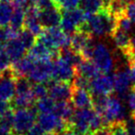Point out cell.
<instances>
[{"label":"cell","mask_w":135,"mask_h":135,"mask_svg":"<svg viewBox=\"0 0 135 135\" xmlns=\"http://www.w3.org/2000/svg\"><path fill=\"white\" fill-rule=\"evenodd\" d=\"M93 108L102 116L105 127L126 119V108L118 95L93 96Z\"/></svg>","instance_id":"obj_1"},{"label":"cell","mask_w":135,"mask_h":135,"mask_svg":"<svg viewBox=\"0 0 135 135\" xmlns=\"http://www.w3.org/2000/svg\"><path fill=\"white\" fill-rule=\"evenodd\" d=\"M105 127L102 116L94 108H83L74 111L69 121V129L80 135H90Z\"/></svg>","instance_id":"obj_2"},{"label":"cell","mask_w":135,"mask_h":135,"mask_svg":"<svg viewBox=\"0 0 135 135\" xmlns=\"http://www.w3.org/2000/svg\"><path fill=\"white\" fill-rule=\"evenodd\" d=\"M116 29V19L107 10H101L97 13L87 16L85 24L80 30L88 32L95 37L111 36Z\"/></svg>","instance_id":"obj_3"},{"label":"cell","mask_w":135,"mask_h":135,"mask_svg":"<svg viewBox=\"0 0 135 135\" xmlns=\"http://www.w3.org/2000/svg\"><path fill=\"white\" fill-rule=\"evenodd\" d=\"M37 39V41L55 51L70 46V35L57 26L44 28Z\"/></svg>","instance_id":"obj_4"},{"label":"cell","mask_w":135,"mask_h":135,"mask_svg":"<svg viewBox=\"0 0 135 135\" xmlns=\"http://www.w3.org/2000/svg\"><path fill=\"white\" fill-rule=\"evenodd\" d=\"M94 46V37L86 31L78 30L70 36V47L79 53L83 59H92Z\"/></svg>","instance_id":"obj_5"},{"label":"cell","mask_w":135,"mask_h":135,"mask_svg":"<svg viewBox=\"0 0 135 135\" xmlns=\"http://www.w3.org/2000/svg\"><path fill=\"white\" fill-rule=\"evenodd\" d=\"M92 59L101 73L109 74L115 70V54L105 44H96Z\"/></svg>","instance_id":"obj_6"},{"label":"cell","mask_w":135,"mask_h":135,"mask_svg":"<svg viewBox=\"0 0 135 135\" xmlns=\"http://www.w3.org/2000/svg\"><path fill=\"white\" fill-rule=\"evenodd\" d=\"M37 111L35 108H17L13 115L12 131L17 135H24L28 129L35 124Z\"/></svg>","instance_id":"obj_7"},{"label":"cell","mask_w":135,"mask_h":135,"mask_svg":"<svg viewBox=\"0 0 135 135\" xmlns=\"http://www.w3.org/2000/svg\"><path fill=\"white\" fill-rule=\"evenodd\" d=\"M87 14L83 9L74 8L71 10L62 11L60 21V28L68 34H72L76 31L80 30L87 21Z\"/></svg>","instance_id":"obj_8"},{"label":"cell","mask_w":135,"mask_h":135,"mask_svg":"<svg viewBox=\"0 0 135 135\" xmlns=\"http://www.w3.org/2000/svg\"><path fill=\"white\" fill-rule=\"evenodd\" d=\"M37 123L45 133L59 134L63 131L69 129V122L54 112L39 113L37 116Z\"/></svg>","instance_id":"obj_9"},{"label":"cell","mask_w":135,"mask_h":135,"mask_svg":"<svg viewBox=\"0 0 135 135\" xmlns=\"http://www.w3.org/2000/svg\"><path fill=\"white\" fill-rule=\"evenodd\" d=\"M89 91L93 96H107L114 92L113 75L100 73L95 78L91 80Z\"/></svg>","instance_id":"obj_10"},{"label":"cell","mask_w":135,"mask_h":135,"mask_svg":"<svg viewBox=\"0 0 135 135\" xmlns=\"http://www.w3.org/2000/svg\"><path fill=\"white\" fill-rule=\"evenodd\" d=\"M75 68L62 58L56 56L53 61L52 79L54 81L70 83L75 77Z\"/></svg>","instance_id":"obj_11"},{"label":"cell","mask_w":135,"mask_h":135,"mask_svg":"<svg viewBox=\"0 0 135 135\" xmlns=\"http://www.w3.org/2000/svg\"><path fill=\"white\" fill-rule=\"evenodd\" d=\"M53 61L35 62L28 75L32 83H47L52 79Z\"/></svg>","instance_id":"obj_12"},{"label":"cell","mask_w":135,"mask_h":135,"mask_svg":"<svg viewBox=\"0 0 135 135\" xmlns=\"http://www.w3.org/2000/svg\"><path fill=\"white\" fill-rule=\"evenodd\" d=\"M114 80V91L119 98H125L131 89V81L129 78L128 69L118 68L113 74Z\"/></svg>","instance_id":"obj_13"},{"label":"cell","mask_w":135,"mask_h":135,"mask_svg":"<svg viewBox=\"0 0 135 135\" xmlns=\"http://www.w3.org/2000/svg\"><path fill=\"white\" fill-rule=\"evenodd\" d=\"M47 88H48V95L56 102L70 101V100L72 86L70 83L50 81Z\"/></svg>","instance_id":"obj_14"},{"label":"cell","mask_w":135,"mask_h":135,"mask_svg":"<svg viewBox=\"0 0 135 135\" xmlns=\"http://www.w3.org/2000/svg\"><path fill=\"white\" fill-rule=\"evenodd\" d=\"M58 51L47 47L41 42H35L33 45L28 50V56L34 62H46L52 61L57 56Z\"/></svg>","instance_id":"obj_15"},{"label":"cell","mask_w":135,"mask_h":135,"mask_svg":"<svg viewBox=\"0 0 135 135\" xmlns=\"http://www.w3.org/2000/svg\"><path fill=\"white\" fill-rule=\"evenodd\" d=\"M16 79L10 72L5 71L0 75V99L5 101H12L16 93Z\"/></svg>","instance_id":"obj_16"},{"label":"cell","mask_w":135,"mask_h":135,"mask_svg":"<svg viewBox=\"0 0 135 135\" xmlns=\"http://www.w3.org/2000/svg\"><path fill=\"white\" fill-rule=\"evenodd\" d=\"M25 12H26V15H25L23 27L30 31L35 37H38L44 29L39 19V9L34 5H32L26 8Z\"/></svg>","instance_id":"obj_17"},{"label":"cell","mask_w":135,"mask_h":135,"mask_svg":"<svg viewBox=\"0 0 135 135\" xmlns=\"http://www.w3.org/2000/svg\"><path fill=\"white\" fill-rule=\"evenodd\" d=\"M70 102L74 107L78 109L92 108L94 105V97L90 91L87 89L72 87Z\"/></svg>","instance_id":"obj_18"},{"label":"cell","mask_w":135,"mask_h":135,"mask_svg":"<svg viewBox=\"0 0 135 135\" xmlns=\"http://www.w3.org/2000/svg\"><path fill=\"white\" fill-rule=\"evenodd\" d=\"M115 46L120 50L123 56L127 58L128 62L131 59V40L129 33L116 28L111 34Z\"/></svg>","instance_id":"obj_19"},{"label":"cell","mask_w":135,"mask_h":135,"mask_svg":"<svg viewBox=\"0 0 135 135\" xmlns=\"http://www.w3.org/2000/svg\"><path fill=\"white\" fill-rule=\"evenodd\" d=\"M61 17V10L56 6L39 10V19L44 28H49V27L59 25Z\"/></svg>","instance_id":"obj_20"},{"label":"cell","mask_w":135,"mask_h":135,"mask_svg":"<svg viewBox=\"0 0 135 135\" xmlns=\"http://www.w3.org/2000/svg\"><path fill=\"white\" fill-rule=\"evenodd\" d=\"M34 63L35 62L31 57H29L28 56H22L20 59L12 62L9 70L16 78L28 77L29 73L32 70Z\"/></svg>","instance_id":"obj_21"},{"label":"cell","mask_w":135,"mask_h":135,"mask_svg":"<svg viewBox=\"0 0 135 135\" xmlns=\"http://www.w3.org/2000/svg\"><path fill=\"white\" fill-rule=\"evenodd\" d=\"M75 75H79L88 80H93L101 72L97 69L95 64L91 59H83L75 67Z\"/></svg>","instance_id":"obj_22"},{"label":"cell","mask_w":135,"mask_h":135,"mask_svg":"<svg viewBox=\"0 0 135 135\" xmlns=\"http://www.w3.org/2000/svg\"><path fill=\"white\" fill-rule=\"evenodd\" d=\"M26 51L27 49L25 48L19 37L15 38V39L8 40V43H6L5 45V52L10 58L11 62H14L24 56Z\"/></svg>","instance_id":"obj_23"},{"label":"cell","mask_w":135,"mask_h":135,"mask_svg":"<svg viewBox=\"0 0 135 135\" xmlns=\"http://www.w3.org/2000/svg\"><path fill=\"white\" fill-rule=\"evenodd\" d=\"M36 98L33 95L32 90L27 91V92L22 93H16L12 99V107L14 108H29L32 107V105L35 104Z\"/></svg>","instance_id":"obj_24"},{"label":"cell","mask_w":135,"mask_h":135,"mask_svg":"<svg viewBox=\"0 0 135 135\" xmlns=\"http://www.w3.org/2000/svg\"><path fill=\"white\" fill-rule=\"evenodd\" d=\"M74 105L69 101H58L56 102L55 108L53 112L56 113L57 116L62 118L63 119L70 121L72 115L74 113Z\"/></svg>","instance_id":"obj_25"},{"label":"cell","mask_w":135,"mask_h":135,"mask_svg":"<svg viewBox=\"0 0 135 135\" xmlns=\"http://www.w3.org/2000/svg\"><path fill=\"white\" fill-rule=\"evenodd\" d=\"M13 11L14 7L9 0H0V27L8 26Z\"/></svg>","instance_id":"obj_26"},{"label":"cell","mask_w":135,"mask_h":135,"mask_svg":"<svg viewBox=\"0 0 135 135\" xmlns=\"http://www.w3.org/2000/svg\"><path fill=\"white\" fill-rule=\"evenodd\" d=\"M80 7L87 15H91L105 9V2L104 0H80Z\"/></svg>","instance_id":"obj_27"},{"label":"cell","mask_w":135,"mask_h":135,"mask_svg":"<svg viewBox=\"0 0 135 135\" xmlns=\"http://www.w3.org/2000/svg\"><path fill=\"white\" fill-rule=\"evenodd\" d=\"M56 105V101L50 96H45L37 99L35 102V109L38 113H49L53 112Z\"/></svg>","instance_id":"obj_28"},{"label":"cell","mask_w":135,"mask_h":135,"mask_svg":"<svg viewBox=\"0 0 135 135\" xmlns=\"http://www.w3.org/2000/svg\"><path fill=\"white\" fill-rule=\"evenodd\" d=\"M25 10L26 9H23V8H15L11 16L8 26L12 27L16 30L21 31L24 26L25 15H26Z\"/></svg>","instance_id":"obj_29"},{"label":"cell","mask_w":135,"mask_h":135,"mask_svg":"<svg viewBox=\"0 0 135 135\" xmlns=\"http://www.w3.org/2000/svg\"><path fill=\"white\" fill-rule=\"evenodd\" d=\"M133 25L134 24L132 23V21L129 20V18L125 13L116 18V28L119 29V30L123 31L125 32L129 33V32H132Z\"/></svg>","instance_id":"obj_30"},{"label":"cell","mask_w":135,"mask_h":135,"mask_svg":"<svg viewBox=\"0 0 135 135\" xmlns=\"http://www.w3.org/2000/svg\"><path fill=\"white\" fill-rule=\"evenodd\" d=\"M19 39L21 41V43L23 44V45H24L27 50H29L36 42L35 36L27 29L21 31V32L19 34Z\"/></svg>","instance_id":"obj_31"},{"label":"cell","mask_w":135,"mask_h":135,"mask_svg":"<svg viewBox=\"0 0 135 135\" xmlns=\"http://www.w3.org/2000/svg\"><path fill=\"white\" fill-rule=\"evenodd\" d=\"M32 93L37 100L48 95V88L45 86V83H32Z\"/></svg>","instance_id":"obj_32"},{"label":"cell","mask_w":135,"mask_h":135,"mask_svg":"<svg viewBox=\"0 0 135 135\" xmlns=\"http://www.w3.org/2000/svg\"><path fill=\"white\" fill-rule=\"evenodd\" d=\"M79 6L80 0H61L58 4H56V7L61 11L74 9V8H77Z\"/></svg>","instance_id":"obj_33"},{"label":"cell","mask_w":135,"mask_h":135,"mask_svg":"<svg viewBox=\"0 0 135 135\" xmlns=\"http://www.w3.org/2000/svg\"><path fill=\"white\" fill-rule=\"evenodd\" d=\"M11 60L8 57V56L7 55V53L4 51L0 53V72L3 73L5 71L9 70L10 66H11Z\"/></svg>","instance_id":"obj_34"},{"label":"cell","mask_w":135,"mask_h":135,"mask_svg":"<svg viewBox=\"0 0 135 135\" xmlns=\"http://www.w3.org/2000/svg\"><path fill=\"white\" fill-rule=\"evenodd\" d=\"M126 102L131 116H135V86H132L126 96Z\"/></svg>","instance_id":"obj_35"},{"label":"cell","mask_w":135,"mask_h":135,"mask_svg":"<svg viewBox=\"0 0 135 135\" xmlns=\"http://www.w3.org/2000/svg\"><path fill=\"white\" fill-rule=\"evenodd\" d=\"M108 128L110 129L111 135H129L126 131L125 127H124L123 121L114 123L109 126Z\"/></svg>","instance_id":"obj_36"},{"label":"cell","mask_w":135,"mask_h":135,"mask_svg":"<svg viewBox=\"0 0 135 135\" xmlns=\"http://www.w3.org/2000/svg\"><path fill=\"white\" fill-rule=\"evenodd\" d=\"M125 14L129 18L132 23L135 25V0L128 3L125 8Z\"/></svg>","instance_id":"obj_37"},{"label":"cell","mask_w":135,"mask_h":135,"mask_svg":"<svg viewBox=\"0 0 135 135\" xmlns=\"http://www.w3.org/2000/svg\"><path fill=\"white\" fill-rule=\"evenodd\" d=\"M45 131L42 129V127L39 124H33L30 129H28L26 133L24 135H44L45 134Z\"/></svg>","instance_id":"obj_38"},{"label":"cell","mask_w":135,"mask_h":135,"mask_svg":"<svg viewBox=\"0 0 135 135\" xmlns=\"http://www.w3.org/2000/svg\"><path fill=\"white\" fill-rule=\"evenodd\" d=\"M34 6L39 10H42V9H45V8H52V7L56 6V4H55V2L53 0H39Z\"/></svg>","instance_id":"obj_39"},{"label":"cell","mask_w":135,"mask_h":135,"mask_svg":"<svg viewBox=\"0 0 135 135\" xmlns=\"http://www.w3.org/2000/svg\"><path fill=\"white\" fill-rule=\"evenodd\" d=\"M9 1L15 8H23V9H26L30 3L29 0H9Z\"/></svg>","instance_id":"obj_40"},{"label":"cell","mask_w":135,"mask_h":135,"mask_svg":"<svg viewBox=\"0 0 135 135\" xmlns=\"http://www.w3.org/2000/svg\"><path fill=\"white\" fill-rule=\"evenodd\" d=\"M9 109H11V105L8 104V102L0 99V117L8 112Z\"/></svg>","instance_id":"obj_41"},{"label":"cell","mask_w":135,"mask_h":135,"mask_svg":"<svg viewBox=\"0 0 135 135\" xmlns=\"http://www.w3.org/2000/svg\"><path fill=\"white\" fill-rule=\"evenodd\" d=\"M90 135H111V132L108 127H103L101 129L92 132Z\"/></svg>","instance_id":"obj_42"},{"label":"cell","mask_w":135,"mask_h":135,"mask_svg":"<svg viewBox=\"0 0 135 135\" xmlns=\"http://www.w3.org/2000/svg\"><path fill=\"white\" fill-rule=\"evenodd\" d=\"M135 61V35L131 40V59L129 62Z\"/></svg>","instance_id":"obj_43"},{"label":"cell","mask_w":135,"mask_h":135,"mask_svg":"<svg viewBox=\"0 0 135 135\" xmlns=\"http://www.w3.org/2000/svg\"><path fill=\"white\" fill-rule=\"evenodd\" d=\"M57 135H80V134H78V133L74 132V131H72V129H65V131H62V132H60L59 134H57Z\"/></svg>","instance_id":"obj_44"},{"label":"cell","mask_w":135,"mask_h":135,"mask_svg":"<svg viewBox=\"0 0 135 135\" xmlns=\"http://www.w3.org/2000/svg\"><path fill=\"white\" fill-rule=\"evenodd\" d=\"M10 134V131L8 129H5L4 127L0 125V135H9Z\"/></svg>","instance_id":"obj_45"},{"label":"cell","mask_w":135,"mask_h":135,"mask_svg":"<svg viewBox=\"0 0 135 135\" xmlns=\"http://www.w3.org/2000/svg\"><path fill=\"white\" fill-rule=\"evenodd\" d=\"M120 2H122L123 4H125V5H127L128 3H129V2H131V1H133V0H119Z\"/></svg>","instance_id":"obj_46"},{"label":"cell","mask_w":135,"mask_h":135,"mask_svg":"<svg viewBox=\"0 0 135 135\" xmlns=\"http://www.w3.org/2000/svg\"><path fill=\"white\" fill-rule=\"evenodd\" d=\"M29 1H30V2L32 3V5H35L36 3H37L38 1H39V0H29Z\"/></svg>","instance_id":"obj_47"},{"label":"cell","mask_w":135,"mask_h":135,"mask_svg":"<svg viewBox=\"0 0 135 135\" xmlns=\"http://www.w3.org/2000/svg\"><path fill=\"white\" fill-rule=\"evenodd\" d=\"M53 1H54L55 4H56H56H58V3H59L60 1H61V0H53Z\"/></svg>","instance_id":"obj_48"},{"label":"cell","mask_w":135,"mask_h":135,"mask_svg":"<svg viewBox=\"0 0 135 135\" xmlns=\"http://www.w3.org/2000/svg\"><path fill=\"white\" fill-rule=\"evenodd\" d=\"M44 135H57V134H56V133H45Z\"/></svg>","instance_id":"obj_49"},{"label":"cell","mask_w":135,"mask_h":135,"mask_svg":"<svg viewBox=\"0 0 135 135\" xmlns=\"http://www.w3.org/2000/svg\"><path fill=\"white\" fill-rule=\"evenodd\" d=\"M9 135H17V134H15V133H14V134H9Z\"/></svg>","instance_id":"obj_50"},{"label":"cell","mask_w":135,"mask_h":135,"mask_svg":"<svg viewBox=\"0 0 135 135\" xmlns=\"http://www.w3.org/2000/svg\"><path fill=\"white\" fill-rule=\"evenodd\" d=\"M0 75H1V72H0Z\"/></svg>","instance_id":"obj_51"}]
</instances>
